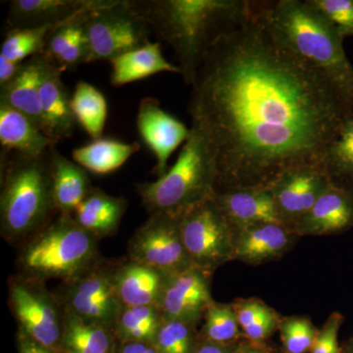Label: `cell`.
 Wrapping results in <instances>:
<instances>
[{"label": "cell", "instance_id": "1", "mask_svg": "<svg viewBox=\"0 0 353 353\" xmlns=\"http://www.w3.org/2000/svg\"><path fill=\"white\" fill-rule=\"evenodd\" d=\"M188 109L214 157L215 192L269 189L294 169L323 170L353 111L328 79L279 41L255 0L209 48Z\"/></svg>", "mask_w": 353, "mask_h": 353}, {"label": "cell", "instance_id": "2", "mask_svg": "<svg viewBox=\"0 0 353 353\" xmlns=\"http://www.w3.org/2000/svg\"><path fill=\"white\" fill-rule=\"evenodd\" d=\"M152 34L173 48L185 85L213 43L245 15L248 0H132Z\"/></svg>", "mask_w": 353, "mask_h": 353}, {"label": "cell", "instance_id": "3", "mask_svg": "<svg viewBox=\"0 0 353 353\" xmlns=\"http://www.w3.org/2000/svg\"><path fill=\"white\" fill-rule=\"evenodd\" d=\"M259 2L279 41L328 79L353 108V67L336 30L306 0Z\"/></svg>", "mask_w": 353, "mask_h": 353}, {"label": "cell", "instance_id": "4", "mask_svg": "<svg viewBox=\"0 0 353 353\" xmlns=\"http://www.w3.org/2000/svg\"><path fill=\"white\" fill-rule=\"evenodd\" d=\"M58 214L48 153L41 157L14 154L1 160L0 228L9 243L26 240ZM59 215V214H58Z\"/></svg>", "mask_w": 353, "mask_h": 353}, {"label": "cell", "instance_id": "5", "mask_svg": "<svg viewBox=\"0 0 353 353\" xmlns=\"http://www.w3.org/2000/svg\"><path fill=\"white\" fill-rule=\"evenodd\" d=\"M99 241L72 216L58 215L22 243L17 260L20 275L44 283L73 280L102 259Z\"/></svg>", "mask_w": 353, "mask_h": 353}, {"label": "cell", "instance_id": "6", "mask_svg": "<svg viewBox=\"0 0 353 353\" xmlns=\"http://www.w3.org/2000/svg\"><path fill=\"white\" fill-rule=\"evenodd\" d=\"M217 168L201 132L190 128L175 164L154 182L139 183L137 192L150 214L181 217L190 209L214 196Z\"/></svg>", "mask_w": 353, "mask_h": 353}, {"label": "cell", "instance_id": "7", "mask_svg": "<svg viewBox=\"0 0 353 353\" xmlns=\"http://www.w3.org/2000/svg\"><path fill=\"white\" fill-rule=\"evenodd\" d=\"M90 63L109 61L150 41V25L132 0H103L85 19Z\"/></svg>", "mask_w": 353, "mask_h": 353}, {"label": "cell", "instance_id": "8", "mask_svg": "<svg viewBox=\"0 0 353 353\" xmlns=\"http://www.w3.org/2000/svg\"><path fill=\"white\" fill-rule=\"evenodd\" d=\"M9 304L19 333L39 345L60 352L65 310L46 283L18 276L9 284Z\"/></svg>", "mask_w": 353, "mask_h": 353}, {"label": "cell", "instance_id": "9", "mask_svg": "<svg viewBox=\"0 0 353 353\" xmlns=\"http://www.w3.org/2000/svg\"><path fill=\"white\" fill-rule=\"evenodd\" d=\"M117 265L118 262L102 259L83 275L61 283L54 292L65 312L115 331L116 323L124 307L116 290Z\"/></svg>", "mask_w": 353, "mask_h": 353}, {"label": "cell", "instance_id": "10", "mask_svg": "<svg viewBox=\"0 0 353 353\" xmlns=\"http://www.w3.org/2000/svg\"><path fill=\"white\" fill-rule=\"evenodd\" d=\"M180 227L183 245L194 266L213 274L233 261V230L213 196L181 216Z\"/></svg>", "mask_w": 353, "mask_h": 353}, {"label": "cell", "instance_id": "11", "mask_svg": "<svg viewBox=\"0 0 353 353\" xmlns=\"http://www.w3.org/2000/svg\"><path fill=\"white\" fill-rule=\"evenodd\" d=\"M180 218L154 213L134 232L128 246V259L168 275L194 266L183 245Z\"/></svg>", "mask_w": 353, "mask_h": 353}, {"label": "cell", "instance_id": "12", "mask_svg": "<svg viewBox=\"0 0 353 353\" xmlns=\"http://www.w3.org/2000/svg\"><path fill=\"white\" fill-rule=\"evenodd\" d=\"M212 274L192 266L169 278L158 307L164 319L199 326L210 304Z\"/></svg>", "mask_w": 353, "mask_h": 353}, {"label": "cell", "instance_id": "13", "mask_svg": "<svg viewBox=\"0 0 353 353\" xmlns=\"http://www.w3.org/2000/svg\"><path fill=\"white\" fill-rule=\"evenodd\" d=\"M137 128L141 139L157 159L153 173L160 178L169 169V158L189 139L190 129L166 112L160 102L152 97H145L139 102Z\"/></svg>", "mask_w": 353, "mask_h": 353}, {"label": "cell", "instance_id": "14", "mask_svg": "<svg viewBox=\"0 0 353 353\" xmlns=\"http://www.w3.org/2000/svg\"><path fill=\"white\" fill-rule=\"evenodd\" d=\"M331 183L326 173L316 167H303L283 174L269 188L281 222L294 229Z\"/></svg>", "mask_w": 353, "mask_h": 353}, {"label": "cell", "instance_id": "15", "mask_svg": "<svg viewBox=\"0 0 353 353\" xmlns=\"http://www.w3.org/2000/svg\"><path fill=\"white\" fill-rule=\"evenodd\" d=\"M232 230L234 260L255 266L282 259L301 239L292 228L281 223H261Z\"/></svg>", "mask_w": 353, "mask_h": 353}, {"label": "cell", "instance_id": "16", "mask_svg": "<svg viewBox=\"0 0 353 353\" xmlns=\"http://www.w3.org/2000/svg\"><path fill=\"white\" fill-rule=\"evenodd\" d=\"M352 227L353 188L332 183L294 230L303 238L341 234Z\"/></svg>", "mask_w": 353, "mask_h": 353}, {"label": "cell", "instance_id": "17", "mask_svg": "<svg viewBox=\"0 0 353 353\" xmlns=\"http://www.w3.org/2000/svg\"><path fill=\"white\" fill-rule=\"evenodd\" d=\"M103 0H13L9 4L7 32L60 25L101 6Z\"/></svg>", "mask_w": 353, "mask_h": 353}, {"label": "cell", "instance_id": "18", "mask_svg": "<svg viewBox=\"0 0 353 353\" xmlns=\"http://www.w3.org/2000/svg\"><path fill=\"white\" fill-rule=\"evenodd\" d=\"M213 199L232 229L281 223L268 188H241L215 192Z\"/></svg>", "mask_w": 353, "mask_h": 353}, {"label": "cell", "instance_id": "19", "mask_svg": "<svg viewBox=\"0 0 353 353\" xmlns=\"http://www.w3.org/2000/svg\"><path fill=\"white\" fill-rule=\"evenodd\" d=\"M50 60L43 53L23 62L19 73L1 88L0 103L24 114L44 132L41 103V85Z\"/></svg>", "mask_w": 353, "mask_h": 353}, {"label": "cell", "instance_id": "20", "mask_svg": "<svg viewBox=\"0 0 353 353\" xmlns=\"http://www.w3.org/2000/svg\"><path fill=\"white\" fill-rule=\"evenodd\" d=\"M62 71L50 61L41 85V103L44 134L55 143L73 134L77 120L71 106V97L62 82Z\"/></svg>", "mask_w": 353, "mask_h": 353}, {"label": "cell", "instance_id": "21", "mask_svg": "<svg viewBox=\"0 0 353 353\" xmlns=\"http://www.w3.org/2000/svg\"><path fill=\"white\" fill-rule=\"evenodd\" d=\"M172 275L128 259L118 263L115 285L123 306H158Z\"/></svg>", "mask_w": 353, "mask_h": 353}, {"label": "cell", "instance_id": "22", "mask_svg": "<svg viewBox=\"0 0 353 353\" xmlns=\"http://www.w3.org/2000/svg\"><path fill=\"white\" fill-rule=\"evenodd\" d=\"M53 197L59 215L73 216L94 189L87 170L63 157L55 145L48 150Z\"/></svg>", "mask_w": 353, "mask_h": 353}, {"label": "cell", "instance_id": "23", "mask_svg": "<svg viewBox=\"0 0 353 353\" xmlns=\"http://www.w3.org/2000/svg\"><path fill=\"white\" fill-rule=\"evenodd\" d=\"M0 143L2 155L8 152L28 157L48 154L51 145H57L24 114L0 103Z\"/></svg>", "mask_w": 353, "mask_h": 353}, {"label": "cell", "instance_id": "24", "mask_svg": "<svg viewBox=\"0 0 353 353\" xmlns=\"http://www.w3.org/2000/svg\"><path fill=\"white\" fill-rule=\"evenodd\" d=\"M127 208L125 197L110 196L94 187L72 217L83 230L101 240L117 233Z\"/></svg>", "mask_w": 353, "mask_h": 353}, {"label": "cell", "instance_id": "25", "mask_svg": "<svg viewBox=\"0 0 353 353\" xmlns=\"http://www.w3.org/2000/svg\"><path fill=\"white\" fill-rule=\"evenodd\" d=\"M90 11L57 26L46 41L43 54L63 72L73 71L80 65L90 63L85 29V16Z\"/></svg>", "mask_w": 353, "mask_h": 353}, {"label": "cell", "instance_id": "26", "mask_svg": "<svg viewBox=\"0 0 353 353\" xmlns=\"http://www.w3.org/2000/svg\"><path fill=\"white\" fill-rule=\"evenodd\" d=\"M110 64V83L113 87H122L163 72L181 74L178 66L167 61L160 43L150 41L141 48L113 58Z\"/></svg>", "mask_w": 353, "mask_h": 353}, {"label": "cell", "instance_id": "27", "mask_svg": "<svg viewBox=\"0 0 353 353\" xmlns=\"http://www.w3.org/2000/svg\"><path fill=\"white\" fill-rule=\"evenodd\" d=\"M115 331L65 312L60 353H116Z\"/></svg>", "mask_w": 353, "mask_h": 353}, {"label": "cell", "instance_id": "28", "mask_svg": "<svg viewBox=\"0 0 353 353\" xmlns=\"http://www.w3.org/2000/svg\"><path fill=\"white\" fill-rule=\"evenodd\" d=\"M139 150L138 143H128L102 137L75 148L72 157L85 170L97 175H108L118 170Z\"/></svg>", "mask_w": 353, "mask_h": 353}, {"label": "cell", "instance_id": "29", "mask_svg": "<svg viewBox=\"0 0 353 353\" xmlns=\"http://www.w3.org/2000/svg\"><path fill=\"white\" fill-rule=\"evenodd\" d=\"M323 171L334 185L353 188V111L330 143L323 160Z\"/></svg>", "mask_w": 353, "mask_h": 353}, {"label": "cell", "instance_id": "30", "mask_svg": "<svg viewBox=\"0 0 353 353\" xmlns=\"http://www.w3.org/2000/svg\"><path fill=\"white\" fill-rule=\"evenodd\" d=\"M77 123L92 139H101L108 120V101L101 90L87 82H79L71 97Z\"/></svg>", "mask_w": 353, "mask_h": 353}, {"label": "cell", "instance_id": "31", "mask_svg": "<svg viewBox=\"0 0 353 353\" xmlns=\"http://www.w3.org/2000/svg\"><path fill=\"white\" fill-rule=\"evenodd\" d=\"M163 316L158 306H124L115 326L118 341L154 343Z\"/></svg>", "mask_w": 353, "mask_h": 353}, {"label": "cell", "instance_id": "32", "mask_svg": "<svg viewBox=\"0 0 353 353\" xmlns=\"http://www.w3.org/2000/svg\"><path fill=\"white\" fill-rule=\"evenodd\" d=\"M199 332L201 340L219 345H231L243 340L241 331L232 303L213 301L204 314Z\"/></svg>", "mask_w": 353, "mask_h": 353}, {"label": "cell", "instance_id": "33", "mask_svg": "<svg viewBox=\"0 0 353 353\" xmlns=\"http://www.w3.org/2000/svg\"><path fill=\"white\" fill-rule=\"evenodd\" d=\"M57 26L59 25L41 26L7 32L0 50V55L11 61L23 63L28 58L30 59L34 55L41 54L51 32Z\"/></svg>", "mask_w": 353, "mask_h": 353}, {"label": "cell", "instance_id": "34", "mask_svg": "<svg viewBox=\"0 0 353 353\" xmlns=\"http://www.w3.org/2000/svg\"><path fill=\"white\" fill-rule=\"evenodd\" d=\"M199 341L201 336L197 327L163 318L153 345L158 353H194Z\"/></svg>", "mask_w": 353, "mask_h": 353}, {"label": "cell", "instance_id": "35", "mask_svg": "<svg viewBox=\"0 0 353 353\" xmlns=\"http://www.w3.org/2000/svg\"><path fill=\"white\" fill-rule=\"evenodd\" d=\"M279 331L284 353H308L314 345L319 329L307 316L294 315L282 316Z\"/></svg>", "mask_w": 353, "mask_h": 353}, {"label": "cell", "instance_id": "36", "mask_svg": "<svg viewBox=\"0 0 353 353\" xmlns=\"http://www.w3.org/2000/svg\"><path fill=\"white\" fill-rule=\"evenodd\" d=\"M341 39L353 36V0H306Z\"/></svg>", "mask_w": 353, "mask_h": 353}, {"label": "cell", "instance_id": "37", "mask_svg": "<svg viewBox=\"0 0 353 353\" xmlns=\"http://www.w3.org/2000/svg\"><path fill=\"white\" fill-rule=\"evenodd\" d=\"M345 317L338 311L330 314L326 322L319 329L312 348L309 353H343L339 343V333Z\"/></svg>", "mask_w": 353, "mask_h": 353}, {"label": "cell", "instance_id": "38", "mask_svg": "<svg viewBox=\"0 0 353 353\" xmlns=\"http://www.w3.org/2000/svg\"><path fill=\"white\" fill-rule=\"evenodd\" d=\"M282 316L275 309L270 307L259 320L243 330V336L246 340L255 343H266L276 332L279 331Z\"/></svg>", "mask_w": 353, "mask_h": 353}, {"label": "cell", "instance_id": "39", "mask_svg": "<svg viewBox=\"0 0 353 353\" xmlns=\"http://www.w3.org/2000/svg\"><path fill=\"white\" fill-rule=\"evenodd\" d=\"M232 306L241 331L250 327L270 309V306L257 297L236 299L232 303Z\"/></svg>", "mask_w": 353, "mask_h": 353}, {"label": "cell", "instance_id": "40", "mask_svg": "<svg viewBox=\"0 0 353 353\" xmlns=\"http://www.w3.org/2000/svg\"><path fill=\"white\" fill-rule=\"evenodd\" d=\"M23 63L11 61L7 58L0 55V87L12 81L16 75L19 73Z\"/></svg>", "mask_w": 353, "mask_h": 353}, {"label": "cell", "instance_id": "41", "mask_svg": "<svg viewBox=\"0 0 353 353\" xmlns=\"http://www.w3.org/2000/svg\"><path fill=\"white\" fill-rule=\"evenodd\" d=\"M116 353H158L153 343L141 341H118Z\"/></svg>", "mask_w": 353, "mask_h": 353}, {"label": "cell", "instance_id": "42", "mask_svg": "<svg viewBox=\"0 0 353 353\" xmlns=\"http://www.w3.org/2000/svg\"><path fill=\"white\" fill-rule=\"evenodd\" d=\"M232 353H277V352L267 345L266 343H255L243 338L239 341Z\"/></svg>", "mask_w": 353, "mask_h": 353}, {"label": "cell", "instance_id": "43", "mask_svg": "<svg viewBox=\"0 0 353 353\" xmlns=\"http://www.w3.org/2000/svg\"><path fill=\"white\" fill-rule=\"evenodd\" d=\"M20 353H60L43 347L38 343L26 336L25 334H18Z\"/></svg>", "mask_w": 353, "mask_h": 353}, {"label": "cell", "instance_id": "44", "mask_svg": "<svg viewBox=\"0 0 353 353\" xmlns=\"http://www.w3.org/2000/svg\"><path fill=\"white\" fill-rule=\"evenodd\" d=\"M238 343H231V345H219V343H209L201 339L194 353H232Z\"/></svg>", "mask_w": 353, "mask_h": 353}, {"label": "cell", "instance_id": "45", "mask_svg": "<svg viewBox=\"0 0 353 353\" xmlns=\"http://www.w3.org/2000/svg\"><path fill=\"white\" fill-rule=\"evenodd\" d=\"M343 353H353V336L341 345Z\"/></svg>", "mask_w": 353, "mask_h": 353}]
</instances>
